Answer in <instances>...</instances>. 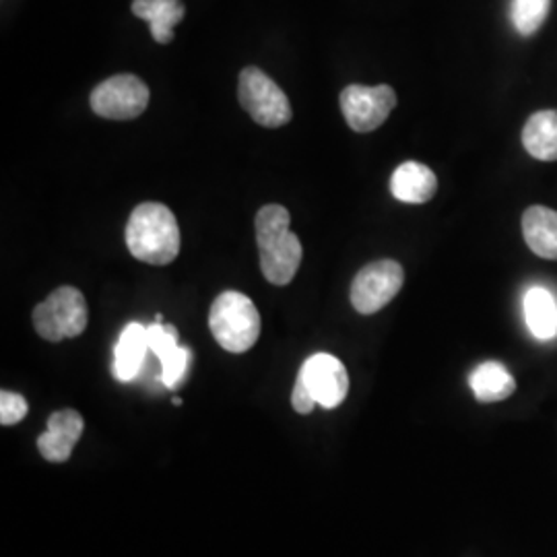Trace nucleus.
<instances>
[{"mask_svg":"<svg viewBox=\"0 0 557 557\" xmlns=\"http://www.w3.org/2000/svg\"><path fill=\"white\" fill-rule=\"evenodd\" d=\"M289 223L292 215L283 205H264L255 218L260 271L277 287L294 281L304 257L301 242L289 230Z\"/></svg>","mask_w":557,"mask_h":557,"instance_id":"f257e3e1","label":"nucleus"},{"mask_svg":"<svg viewBox=\"0 0 557 557\" xmlns=\"http://www.w3.org/2000/svg\"><path fill=\"white\" fill-rule=\"evenodd\" d=\"M126 246L140 262L163 267L180 255V227L161 202H140L126 223Z\"/></svg>","mask_w":557,"mask_h":557,"instance_id":"f03ea898","label":"nucleus"},{"mask_svg":"<svg viewBox=\"0 0 557 557\" xmlns=\"http://www.w3.org/2000/svg\"><path fill=\"white\" fill-rule=\"evenodd\" d=\"M209 329L225 351L244 354L259 341V310L248 296L239 292H223L211 306Z\"/></svg>","mask_w":557,"mask_h":557,"instance_id":"7ed1b4c3","label":"nucleus"},{"mask_svg":"<svg viewBox=\"0 0 557 557\" xmlns=\"http://www.w3.org/2000/svg\"><path fill=\"white\" fill-rule=\"evenodd\" d=\"M87 301L75 287H59L34 310V326L41 338L59 343L62 338L79 337L87 329Z\"/></svg>","mask_w":557,"mask_h":557,"instance_id":"20e7f679","label":"nucleus"},{"mask_svg":"<svg viewBox=\"0 0 557 557\" xmlns=\"http://www.w3.org/2000/svg\"><path fill=\"white\" fill-rule=\"evenodd\" d=\"M238 100L250 119L264 128H278L294 116L285 91L257 66H246L239 73Z\"/></svg>","mask_w":557,"mask_h":557,"instance_id":"39448f33","label":"nucleus"},{"mask_svg":"<svg viewBox=\"0 0 557 557\" xmlns=\"http://www.w3.org/2000/svg\"><path fill=\"white\" fill-rule=\"evenodd\" d=\"M91 110L108 120H135L149 106V87L137 75L124 73L101 81L91 91Z\"/></svg>","mask_w":557,"mask_h":557,"instance_id":"423d86ee","label":"nucleus"},{"mask_svg":"<svg viewBox=\"0 0 557 557\" xmlns=\"http://www.w3.org/2000/svg\"><path fill=\"white\" fill-rule=\"evenodd\" d=\"M405 283V271L397 260L384 259L366 264L351 283V304L359 314H376L397 298Z\"/></svg>","mask_w":557,"mask_h":557,"instance_id":"0eeeda50","label":"nucleus"},{"mask_svg":"<svg viewBox=\"0 0 557 557\" xmlns=\"http://www.w3.org/2000/svg\"><path fill=\"white\" fill-rule=\"evenodd\" d=\"M341 112L356 133H372L380 128L397 106V94L391 85H347L341 91Z\"/></svg>","mask_w":557,"mask_h":557,"instance_id":"6e6552de","label":"nucleus"},{"mask_svg":"<svg viewBox=\"0 0 557 557\" xmlns=\"http://www.w3.org/2000/svg\"><path fill=\"white\" fill-rule=\"evenodd\" d=\"M298 376L324 409H335L349 393L347 370L343 361L331 354H317L306 359Z\"/></svg>","mask_w":557,"mask_h":557,"instance_id":"1a4fd4ad","label":"nucleus"},{"mask_svg":"<svg viewBox=\"0 0 557 557\" xmlns=\"http://www.w3.org/2000/svg\"><path fill=\"white\" fill-rule=\"evenodd\" d=\"M83 418L75 409H62L48 419V430L38 438L41 457L50 462H64L73 455L83 434Z\"/></svg>","mask_w":557,"mask_h":557,"instance_id":"9d476101","label":"nucleus"},{"mask_svg":"<svg viewBox=\"0 0 557 557\" xmlns=\"http://www.w3.org/2000/svg\"><path fill=\"white\" fill-rule=\"evenodd\" d=\"M436 190H438L436 174L419 161H405L403 165H398L391 178V193L400 202L423 205L434 199Z\"/></svg>","mask_w":557,"mask_h":557,"instance_id":"9b49d317","label":"nucleus"},{"mask_svg":"<svg viewBox=\"0 0 557 557\" xmlns=\"http://www.w3.org/2000/svg\"><path fill=\"white\" fill-rule=\"evenodd\" d=\"M522 234L541 259L557 260V211L533 205L522 215Z\"/></svg>","mask_w":557,"mask_h":557,"instance_id":"f8f14e48","label":"nucleus"},{"mask_svg":"<svg viewBox=\"0 0 557 557\" xmlns=\"http://www.w3.org/2000/svg\"><path fill=\"white\" fill-rule=\"evenodd\" d=\"M149 349L147 326L140 322H131L122 335H120L116 349H114V376L120 382H131L137 379V374L145 363V356Z\"/></svg>","mask_w":557,"mask_h":557,"instance_id":"ddd939ff","label":"nucleus"},{"mask_svg":"<svg viewBox=\"0 0 557 557\" xmlns=\"http://www.w3.org/2000/svg\"><path fill=\"white\" fill-rule=\"evenodd\" d=\"M133 13L149 21L153 40L170 44L174 40V25L184 20L186 7L182 0H133Z\"/></svg>","mask_w":557,"mask_h":557,"instance_id":"4468645a","label":"nucleus"},{"mask_svg":"<svg viewBox=\"0 0 557 557\" xmlns=\"http://www.w3.org/2000/svg\"><path fill=\"white\" fill-rule=\"evenodd\" d=\"M469 384L479 403L506 400L517 391V380L499 361L479 363L469 376Z\"/></svg>","mask_w":557,"mask_h":557,"instance_id":"2eb2a0df","label":"nucleus"},{"mask_svg":"<svg viewBox=\"0 0 557 557\" xmlns=\"http://www.w3.org/2000/svg\"><path fill=\"white\" fill-rule=\"evenodd\" d=\"M524 320L533 337L549 341L557 337V299L545 287H531L524 294Z\"/></svg>","mask_w":557,"mask_h":557,"instance_id":"dca6fc26","label":"nucleus"},{"mask_svg":"<svg viewBox=\"0 0 557 557\" xmlns=\"http://www.w3.org/2000/svg\"><path fill=\"white\" fill-rule=\"evenodd\" d=\"M524 149L541 161H557V112L541 110L522 128Z\"/></svg>","mask_w":557,"mask_h":557,"instance_id":"f3484780","label":"nucleus"},{"mask_svg":"<svg viewBox=\"0 0 557 557\" xmlns=\"http://www.w3.org/2000/svg\"><path fill=\"white\" fill-rule=\"evenodd\" d=\"M552 0H515L512 2V23L520 36H533L549 15Z\"/></svg>","mask_w":557,"mask_h":557,"instance_id":"a211bd4d","label":"nucleus"},{"mask_svg":"<svg viewBox=\"0 0 557 557\" xmlns=\"http://www.w3.org/2000/svg\"><path fill=\"white\" fill-rule=\"evenodd\" d=\"M190 359H193L190 349L180 347L178 351H176L172 358L161 363V382H163L168 388H178L180 384H182V380L186 379Z\"/></svg>","mask_w":557,"mask_h":557,"instance_id":"6ab92c4d","label":"nucleus"},{"mask_svg":"<svg viewBox=\"0 0 557 557\" xmlns=\"http://www.w3.org/2000/svg\"><path fill=\"white\" fill-rule=\"evenodd\" d=\"M27 411H29V405L21 395L9 393V391L0 393V423L2 425L20 423L21 419L27 416Z\"/></svg>","mask_w":557,"mask_h":557,"instance_id":"aec40b11","label":"nucleus"},{"mask_svg":"<svg viewBox=\"0 0 557 557\" xmlns=\"http://www.w3.org/2000/svg\"><path fill=\"white\" fill-rule=\"evenodd\" d=\"M292 405H294V409L301 413V416H308V413H312L314 411V407L319 405L317 403V398L312 397V393H310V388L306 386V382L299 379L296 380V386H294V395H292Z\"/></svg>","mask_w":557,"mask_h":557,"instance_id":"412c9836","label":"nucleus"}]
</instances>
